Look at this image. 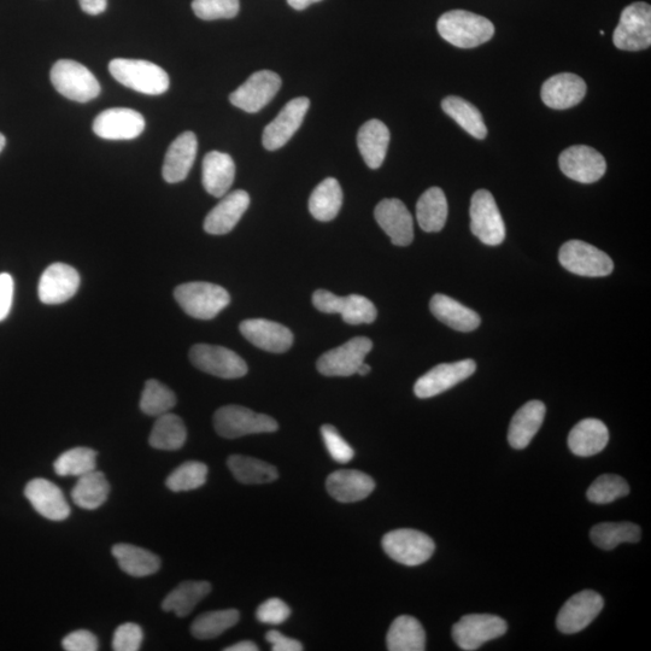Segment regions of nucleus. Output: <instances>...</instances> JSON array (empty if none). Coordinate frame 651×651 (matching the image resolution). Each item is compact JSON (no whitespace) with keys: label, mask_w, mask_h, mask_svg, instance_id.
I'll return each instance as SVG.
<instances>
[{"label":"nucleus","mask_w":651,"mask_h":651,"mask_svg":"<svg viewBox=\"0 0 651 651\" xmlns=\"http://www.w3.org/2000/svg\"><path fill=\"white\" fill-rule=\"evenodd\" d=\"M25 495L32 507L51 521L69 518L70 507L63 492L57 485L46 479H33L25 489Z\"/></svg>","instance_id":"5701e85b"},{"label":"nucleus","mask_w":651,"mask_h":651,"mask_svg":"<svg viewBox=\"0 0 651 651\" xmlns=\"http://www.w3.org/2000/svg\"><path fill=\"white\" fill-rule=\"evenodd\" d=\"M619 50L642 51L651 45V8L643 2L633 3L621 13L619 25L613 34Z\"/></svg>","instance_id":"6e6552de"},{"label":"nucleus","mask_w":651,"mask_h":651,"mask_svg":"<svg viewBox=\"0 0 651 651\" xmlns=\"http://www.w3.org/2000/svg\"><path fill=\"white\" fill-rule=\"evenodd\" d=\"M236 178V164L225 152L211 151L203 160V186L209 195L222 198L227 195Z\"/></svg>","instance_id":"cd10ccee"},{"label":"nucleus","mask_w":651,"mask_h":651,"mask_svg":"<svg viewBox=\"0 0 651 651\" xmlns=\"http://www.w3.org/2000/svg\"><path fill=\"white\" fill-rule=\"evenodd\" d=\"M545 413H547V408L541 401L527 402L525 406L521 407L510 422L508 431L510 447L516 450L529 447L532 439L541 430Z\"/></svg>","instance_id":"c85d7f7f"},{"label":"nucleus","mask_w":651,"mask_h":651,"mask_svg":"<svg viewBox=\"0 0 651 651\" xmlns=\"http://www.w3.org/2000/svg\"><path fill=\"white\" fill-rule=\"evenodd\" d=\"M143 630L137 624L127 623L117 627L113 638L115 651H137L142 648Z\"/></svg>","instance_id":"3c124183"},{"label":"nucleus","mask_w":651,"mask_h":651,"mask_svg":"<svg viewBox=\"0 0 651 651\" xmlns=\"http://www.w3.org/2000/svg\"><path fill=\"white\" fill-rule=\"evenodd\" d=\"M281 78L271 70H260L250 76L242 86L230 96V102L246 113L255 114L267 107L278 95Z\"/></svg>","instance_id":"4468645a"},{"label":"nucleus","mask_w":651,"mask_h":651,"mask_svg":"<svg viewBox=\"0 0 651 651\" xmlns=\"http://www.w3.org/2000/svg\"><path fill=\"white\" fill-rule=\"evenodd\" d=\"M291 609L280 598H269L257 608L256 618L262 624L277 626L290 618Z\"/></svg>","instance_id":"603ef678"},{"label":"nucleus","mask_w":651,"mask_h":651,"mask_svg":"<svg viewBox=\"0 0 651 651\" xmlns=\"http://www.w3.org/2000/svg\"><path fill=\"white\" fill-rule=\"evenodd\" d=\"M592 543L603 550H613L623 543L641 541V527L632 523H603L592 527Z\"/></svg>","instance_id":"79ce46f5"},{"label":"nucleus","mask_w":651,"mask_h":651,"mask_svg":"<svg viewBox=\"0 0 651 651\" xmlns=\"http://www.w3.org/2000/svg\"><path fill=\"white\" fill-rule=\"evenodd\" d=\"M319 2H322V0H287V4H289L291 8L298 11L307 9L310 7V5Z\"/></svg>","instance_id":"bf43d9fd"},{"label":"nucleus","mask_w":651,"mask_h":651,"mask_svg":"<svg viewBox=\"0 0 651 651\" xmlns=\"http://www.w3.org/2000/svg\"><path fill=\"white\" fill-rule=\"evenodd\" d=\"M144 129V116L136 110L127 108L104 110L93 122V132L105 140L136 139Z\"/></svg>","instance_id":"6ab92c4d"},{"label":"nucleus","mask_w":651,"mask_h":651,"mask_svg":"<svg viewBox=\"0 0 651 651\" xmlns=\"http://www.w3.org/2000/svg\"><path fill=\"white\" fill-rule=\"evenodd\" d=\"M371 372V366L367 365V363L363 362L362 365L357 369L356 374L362 375V377H365V375L369 374Z\"/></svg>","instance_id":"052dcab7"},{"label":"nucleus","mask_w":651,"mask_h":651,"mask_svg":"<svg viewBox=\"0 0 651 651\" xmlns=\"http://www.w3.org/2000/svg\"><path fill=\"white\" fill-rule=\"evenodd\" d=\"M79 4L84 13L96 16L107 10L108 0H79Z\"/></svg>","instance_id":"4d7b16f0"},{"label":"nucleus","mask_w":651,"mask_h":651,"mask_svg":"<svg viewBox=\"0 0 651 651\" xmlns=\"http://www.w3.org/2000/svg\"><path fill=\"white\" fill-rule=\"evenodd\" d=\"M326 488L334 500L354 503L365 500L375 489V482L368 474L360 471L333 472L327 478Z\"/></svg>","instance_id":"bb28decb"},{"label":"nucleus","mask_w":651,"mask_h":651,"mask_svg":"<svg viewBox=\"0 0 651 651\" xmlns=\"http://www.w3.org/2000/svg\"><path fill=\"white\" fill-rule=\"evenodd\" d=\"M239 330L251 344L268 353H286L293 344V334L289 328L271 320H245L240 324Z\"/></svg>","instance_id":"4be33fe9"},{"label":"nucleus","mask_w":651,"mask_h":651,"mask_svg":"<svg viewBox=\"0 0 651 651\" xmlns=\"http://www.w3.org/2000/svg\"><path fill=\"white\" fill-rule=\"evenodd\" d=\"M630 494V486L624 478L615 474H603L588 490V500L596 504H608Z\"/></svg>","instance_id":"de8ad7c7"},{"label":"nucleus","mask_w":651,"mask_h":651,"mask_svg":"<svg viewBox=\"0 0 651 651\" xmlns=\"http://www.w3.org/2000/svg\"><path fill=\"white\" fill-rule=\"evenodd\" d=\"M477 369V365L471 359L462 360L454 363H442L431 369L430 372L422 375L416 381L414 392L416 397L431 398L443 394V392L453 389L461 381L472 377Z\"/></svg>","instance_id":"dca6fc26"},{"label":"nucleus","mask_w":651,"mask_h":651,"mask_svg":"<svg viewBox=\"0 0 651 651\" xmlns=\"http://www.w3.org/2000/svg\"><path fill=\"white\" fill-rule=\"evenodd\" d=\"M609 442V431L601 420L585 419L568 436V448L574 455L589 457L600 454Z\"/></svg>","instance_id":"c756f323"},{"label":"nucleus","mask_w":651,"mask_h":651,"mask_svg":"<svg viewBox=\"0 0 651 651\" xmlns=\"http://www.w3.org/2000/svg\"><path fill=\"white\" fill-rule=\"evenodd\" d=\"M193 13L204 21L233 19L240 10L239 0H193Z\"/></svg>","instance_id":"09e8293b"},{"label":"nucleus","mask_w":651,"mask_h":651,"mask_svg":"<svg viewBox=\"0 0 651 651\" xmlns=\"http://www.w3.org/2000/svg\"><path fill=\"white\" fill-rule=\"evenodd\" d=\"M603 606V598L597 592L592 590L579 592L563 604L556 619L557 629L565 635H574L583 631L598 617Z\"/></svg>","instance_id":"2eb2a0df"},{"label":"nucleus","mask_w":651,"mask_h":651,"mask_svg":"<svg viewBox=\"0 0 651 651\" xmlns=\"http://www.w3.org/2000/svg\"><path fill=\"white\" fill-rule=\"evenodd\" d=\"M110 484L102 472L92 471L79 477L72 490L76 506L85 510H96L107 502Z\"/></svg>","instance_id":"c9c22d12"},{"label":"nucleus","mask_w":651,"mask_h":651,"mask_svg":"<svg viewBox=\"0 0 651 651\" xmlns=\"http://www.w3.org/2000/svg\"><path fill=\"white\" fill-rule=\"evenodd\" d=\"M267 642L272 644L273 651H301L303 645L297 639L286 637L279 631H269L267 633Z\"/></svg>","instance_id":"6e6d98bb"},{"label":"nucleus","mask_w":651,"mask_h":651,"mask_svg":"<svg viewBox=\"0 0 651 651\" xmlns=\"http://www.w3.org/2000/svg\"><path fill=\"white\" fill-rule=\"evenodd\" d=\"M383 548L392 560L415 567L431 559L436 544L430 536L418 530L401 529L386 533Z\"/></svg>","instance_id":"0eeeda50"},{"label":"nucleus","mask_w":651,"mask_h":651,"mask_svg":"<svg viewBox=\"0 0 651 651\" xmlns=\"http://www.w3.org/2000/svg\"><path fill=\"white\" fill-rule=\"evenodd\" d=\"M586 95V84L580 76L562 73L551 76L544 82L541 96L547 107L566 110L576 107Z\"/></svg>","instance_id":"b1692460"},{"label":"nucleus","mask_w":651,"mask_h":651,"mask_svg":"<svg viewBox=\"0 0 651 651\" xmlns=\"http://www.w3.org/2000/svg\"><path fill=\"white\" fill-rule=\"evenodd\" d=\"M62 645L67 651H96L98 650V639L92 632L78 630L63 639Z\"/></svg>","instance_id":"864d4df0"},{"label":"nucleus","mask_w":651,"mask_h":651,"mask_svg":"<svg viewBox=\"0 0 651 651\" xmlns=\"http://www.w3.org/2000/svg\"><path fill=\"white\" fill-rule=\"evenodd\" d=\"M51 82L70 101L87 103L101 95V85L89 68L72 60H61L51 69Z\"/></svg>","instance_id":"20e7f679"},{"label":"nucleus","mask_w":651,"mask_h":651,"mask_svg":"<svg viewBox=\"0 0 651 651\" xmlns=\"http://www.w3.org/2000/svg\"><path fill=\"white\" fill-rule=\"evenodd\" d=\"M438 33L444 40L460 49H472L488 43L495 27L484 16L465 10H453L439 17Z\"/></svg>","instance_id":"f257e3e1"},{"label":"nucleus","mask_w":651,"mask_h":651,"mask_svg":"<svg viewBox=\"0 0 651 651\" xmlns=\"http://www.w3.org/2000/svg\"><path fill=\"white\" fill-rule=\"evenodd\" d=\"M97 467V453L90 448H74L63 453L54 463L55 472L61 477H81Z\"/></svg>","instance_id":"c03bdc74"},{"label":"nucleus","mask_w":651,"mask_h":651,"mask_svg":"<svg viewBox=\"0 0 651 651\" xmlns=\"http://www.w3.org/2000/svg\"><path fill=\"white\" fill-rule=\"evenodd\" d=\"M416 219L422 231L432 233L442 231L448 219V201L439 187H431L419 198L416 204Z\"/></svg>","instance_id":"f704fd0d"},{"label":"nucleus","mask_w":651,"mask_h":651,"mask_svg":"<svg viewBox=\"0 0 651 651\" xmlns=\"http://www.w3.org/2000/svg\"><path fill=\"white\" fill-rule=\"evenodd\" d=\"M208 467L203 462L189 461L179 466L167 478V488L173 492L192 491L207 482Z\"/></svg>","instance_id":"49530a36"},{"label":"nucleus","mask_w":651,"mask_h":651,"mask_svg":"<svg viewBox=\"0 0 651 651\" xmlns=\"http://www.w3.org/2000/svg\"><path fill=\"white\" fill-rule=\"evenodd\" d=\"M211 585L208 582L181 583L164 598L162 608L164 612H173L179 618L191 614L199 602L210 594Z\"/></svg>","instance_id":"4c0bfd02"},{"label":"nucleus","mask_w":651,"mask_h":651,"mask_svg":"<svg viewBox=\"0 0 651 651\" xmlns=\"http://www.w3.org/2000/svg\"><path fill=\"white\" fill-rule=\"evenodd\" d=\"M217 434L227 439H236L249 434L273 433L279 425L271 416L258 414L240 406L222 407L214 415Z\"/></svg>","instance_id":"39448f33"},{"label":"nucleus","mask_w":651,"mask_h":651,"mask_svg":"<svg viewBox=\"0 0 651 651\" xmlns=\"http://www.w3.org/2000/svg\"><path fill=\"white\" fill-rule=\"evenodd\" d=\"M174 297L187 315L199 320L214 319L231 303L224 287L203 281L178 286Z\"/></svg>","instance_id":"7ed1b4c3"},{"label":"nucleus","mask_w":651,"mask_h":651,"mask_svg":"<svg viewBox=\"0 0 651 651\" xmlns=\"http://www.w3.org/2000/svg\"><path fill=\"white\" fill-rule=\"evenodd\" d=\"M239 619L237 609L204 613L193 621L191 633L198 639H213L236 626Z\"/></svg>","instance_id":"37998d69"},{"label":"nucleus","mask_w":651,"mask_h":651,"mask_svg":"<svg viewBox=\"0 0 651 651\" xmlns=\"http://www.w3.org/2000/svg\"><path fill=\"white\" fill-rule=\"evenodd\" d=\"M431 312L443 324L459 332H472L480 326V316L455 299L445 295H434L430 303Z\"/></svg>","instance_id":"2f4dec72"},{"label":"nucleus","mask_w":651,"mask_h":651,"mask_svg":"<svg viewBox=\"0 0 651 651\" xmlns=\"http://www.w3.org/2000/svg\"><path fill=\"white\" fill-rule=\"evenodd\" d=\"M228 468L239 483L256 485L268 484L277 480V468L269 463L243 455H232L227 461Z\"/></svg>","instance_id":"ea45409f"},{"label":"nucleus","mask_w":651,"mask_h":651,"mask_svg":"<svg viewBox=\"0 0 651 651\" xmlns=\"http://www.w3.org/2000/svg\"><path fill=\"white\" fill-rule=\"evenodd\" d=\"M310 107L307 97L292 99L263 131L262 143L269 151L283 148L302 126Z\"/></svg>","instance_id":"a211bd4d"},{"label":"nucleus","mask_w":651,"mask_h":651,"mask_svg":"<svg viewBox=\"0 0 651 651\" xmlns=\"http://www.w3.org/2000/svg\"><path fill=\"white\" fill-rule=\"evenodd\" d=\"M109 70L120 84L144 95H163L170 86L166 70L149 61L116 58L110 62Z\"/></svg>","instance_id":"f03ea898"},{"label":"nucleus","mask_w":651,"mask_h":651,"mask_svg":"<svg viewBox=\"0 0 651 651\" xmlns=\"http://www.w3.org/2000/svg\"><path fill=\"white\" fill-rule=\"evenodd\" d=\"M321 434L322 438H324L328 453H330L334 461L348 463L354 459V449L340 436L336 427L324 425L321 427Z\"/></svg>","instance_id":"8fccbe9b"},{"label":"nucleus","mask_w":651,"mask_h":651,"mask_svg":"<svg viewBox=\"0 0 651 651\" xmlns=\"http://www.w3.org/2000/svg\"><path fill=\"white\" fill-rule=\"evenodd\" d=\"M250 205L249 193L237 190L224 196L222 201L210 211L204 221V230L213 236H224L237 226Z\"/></svg>","instance_id":"393cba45"},{"label":"nucleus","mask_w":651,"mask_h":651,"mask_svg":"<svg viewBox=\"0 0 651 651\" xmlns=\"http://www.w3.org/2000/svg\"><path fill=\"white\" fill-rule=\"evenodd\" d=\"M198 150L196 134L190 131L174 140L164 158L162 175L169 184L181 183L187 178L195 163Z\"/></svg>","instance_id":"a878e982"},{"label":"nucleus","mask_w":651,"mask_h":651,"mask_svg":"<svg viewBox=\"0 0 651 651\" xmlns=\"http://www.w3.org/2000/svg\"><path fill=\"white\" fill-rule=\"evenodd\" d=\"M507 630L506 621L496 615L469 614L454 625L453 638L460 649L473 651L506 635Z\"/></svg>","instance_id":"9d476101"},{"label":"nucleus","mask_w":651,"mask_h":651,"mask_svg":"<svg viewBox=\"0 0 651 651\" xmlns=\"http://www.w3.org/2000/svg\"><path fill=\"white\" fill-rule=\"evenodd\" d=\"M559 261L568 272L580 277L601 278L612 274L614 263L606 252L582 240H570L561 246Z\"/></svg>","instance_id":"423d86ee"},{"label":"nucleus","mask_w":651,"mask_h":651,"mask_svg":"<svg viewBox=\"0 0 651 651\" xmlns=\"http://www.w3.org/2000/svg\"><path fill=\"white\" fill-rule=\"evenodd\" d=\"M373 343L366 337H356L338 348L327 351L318 361V371L326 377H351L371 353Z\"/></svg>","instance_id":"ddd939ff"},{"label":"nucleus","mask_w":651,"mask_h":651,"mask_svg":"<svg viewBox=\"0 0 651 651\" xmlns=\"http://www.w3.org/2000/svg\"><path fill=\"white\" fill-rule=\"evenodd\" d=\"M343 204V191L338 180L327 178L313 191L309 199L310 214L314 219L327 222L336 219Z\"/></svg>","instance_id":"e433bc0d"},{"label":"nucleus","mask_w":651,"mask_h":651,"mask_svg":"<svg viewBox=\"0 0 651 651\" xmlns=\"http://www.w3.org/2000/svg\"><path fill=\"white\" fill-rule=\"evenodd\" d=\"M186 438L187 431L183 419L178 415L166 413L158 416L149 443L157 450L175 451L184 447Z\"/></svg>","instance_id":"58836bf2"},{"label":"nucleus","mask_w":651,"mask_h":651,"mask_svg":"<svg viewBox=\"0 0 651 651\" xmlns=\"http://www.w3.org/2000/svg\"><path fill=\"white\" fill-rule=\"evenodd\" d=\"M390 651H424L426 633L418 619L402 615L391 624L386 637Z\"/></svg>","instance_id":"72a5a7b5"},{"label":"nucleus","mask_w":651,"mask_h":651,"mask_svg":"<svg viewBox=\"0 0 651 651\" xmlns=\"http://www.w3.org/2000/svg\"><path fill=\"white\" fill-rule=\"evenodd\" d=\"M113 555L121 570L134 578H144L160 571L161 559L151 551L132 544H116Z\"/></svg>","instance_id":"473e14b6"},{"label":"nucleus","mask_w":651,"mask_h":651,"mask_svg":"<svg viewBox=\"0 0 651 651\" xmlns=\"http://www.w3.org/2000/svg\"><path fill=\"white\" fill-rule=\"evenodd\" d=\"M374 216L392 244L408 246L413 243V216L400 199H384L375 208Z\"/></svg>","instance_id":"412c9836"},{"label":"nucleus","mask_w":651,"mask_h":651,"mask_svg":"<svg viewBox=\"0 0 651 651\" xmlns=\"http://www.w3.org/2000/svg\"><path fill=\"white\" fill-rule=\"evenodd\" d=\"M177 404V397L172 390L160 381L151 379L146 381L140 409L146 415L161 416L169 413Z\"/></svg>","instance_id":"a18cd8bd"},{"label":"nucleus","mask_w":651,"mask_h":651,"mask_svg":"<svg viewBox=\"0 0 651 651\" xmlns=\"http://www.w3.org/2000/svg\"><path fill=\"white\" fill-rule=\"evenodd\" d=\"M471 231L480 242L489 246L501 245L506 238V226L494 196L488 190L474 193L471 201Z\"/></svg>","instance_id":"1a4fd4ad"},{"label":"nucleus","mask_w":651,"mask_h":651,"mask_svg":"<svg viewBox=\"0 0 651 651\" xmlns=\"http://www.w3.org/2000/svg\"><path fill=\"white\" fill-rule=\"evenodd\" d=\"M389 144V128L379 120L367 121L357 134V146L371 169H378L384 163Z\"/></svg>","instance_id":"7c9ffc66"},{"label":"nucleus","mask_w":651,"mask_h":651,"mask_svg":"<svg viewBox=\"0 0 651 651\" xmlns=\"http://www.w3.org/2000/svg\"><path fill=\"white\" fill-rule=\"evenodd\" d=\"M193 366L222 379H238L248 373V365L234 351L220 345L196 344L190 350Z\"/></svg>","instance_id":"9b49d317"},{"label":"nucleus","mask_w":651,"mask_h":651,"mask_svg":"<svg viewBox=\"0 0 651 651\" xmlns=\"http://www.w3.org/2000/svg\"><path fill=\"white\" fill-rule=\"evenodd\" d=\"M313 304L321 313L340 314L348 325H368L377 320L378 312L368 298L360 295L339 297L326 290L313 295Z\"/></svg>","instance_id":"f8f14e48"},{"label":"nucleus","mask_w":651,"mask_h":651,"mask_svg":"<svg viewBox=\"0 0 651 651\" xmlns=\"http://www.w3.org/2000/svg\"><path fill=\"white\" fill-rule=\"evenodd\" d=\"M257 650H260V648H258L254 642H250V641L239 642L225 649V651H257Z\"/></svg>","instance_id":"13d9d810"},{"label":"nucleus","mask_w":651,"mask_h":651,"mask_svg":"<svg viewBox=\"0 0 651 651\" xmlns=\"http://www.w3.org/2000/svg\"><path fill=\"white\" fill-rule=\"evenodd\" d=\"M80 286V275L66 263H54L41 275L38 295L41 302L57 306L75 296Z\"/></svg>","instance_id":"aec40b11"},{"label":"nucleus","mask_w":651,"mask_h":651,"mask_svg":"<svg viewBox=\"0 0 651 651\" xmlns=\"http://www.w3.org/2000/svg\"><path fill=\"white\" fill-rule=\"evenodd\" d=\"M562 173L578 183L592 184L606 174L607 163L604 157L590 146H571L559 157Z\"/></svg>","instance_id":"f3484780"},{"label":"nucleus","mask_w":651,"mask_h":651,"mask_svg":"<svg viewBox=\"0 0 651 651\" xmlns=\"http://www.w3.org/2000/svg\"><path fill=\"white\" fill-rule=\"evenodd\" d=\"M14 279L8 273L0 274V321L8 318L13 306Z\"/></svg>","instance_id":"5fc2aeb1"},{"label":"nucleus","mask_w":651,"mask_h":651,"mask_svg":"<svg viewBox=\"0 0 651 651\" xmlns=\"http://www.w3.org/2000/svg\"><path fill=\"white\" fill-rule=\"evenodd\" d=\"M5 145H7V139H5L3 134L0 133V152H2L4 150Z\"/></svg>","instance_id":"680f3d73"},{"label":"nucleus","mask_w":651,"mask_h":651,"mask_svg":"<svg viewBox=\"0 0 651 651\" xmlns=\"http://www.w3.org/2000/svg\"><path fill=\"white\" fill-rule=\"evenodd\" d=\"M442 108L445 114L449 115L457 125L465 129L472 137L482 140L488 134V128L485 126L482 114L472 103L465 101V99L449 96L443 99Z\"/></svg>","instance_id":"a19ab883"}]
</instances>
